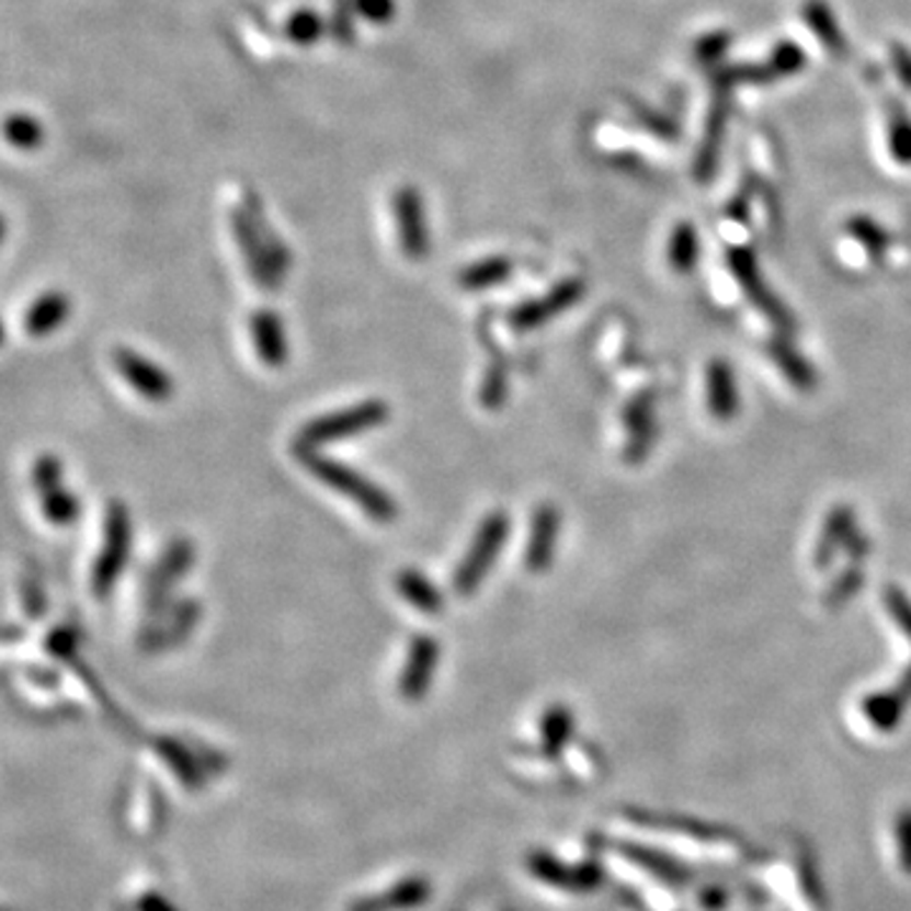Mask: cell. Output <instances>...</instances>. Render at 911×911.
<instances>
[{
  "instance_id": "6da1fadb",
  "label": "cell",
  "mask_w": 911,
  "mask_h": 911,
  "mask_svg": "<svg viewBox=\"0 0 911 911\" xmlns=\"http://www.w3.org/2000/svg\"><path fill=\"white\" fill-rule=\"evenodd\" d=\"M294 454L299 456L304 469L315 476V479L322 481L324 487H330L332 491H338V494L348 497L350 502L357 504L360 512H365L371 520L392 522L398 516L396 499L385 489L377 487L375 481L367 479V476L350 469L348 464L334 462V458L317 454V451H294Z\"/></svg>"
},
{
  "instance_id": "7a4b0ae2",
  "label": "cell",
  "mask_w": 911,
  "mask_h": 911,
  "mask_svg": "<svg viewBox=\"0 0 911 911\" xmlns=\"http://www.w3.org/2000/svg\"><path fill=\"white\" fill-rule=\"evenodd\" d=\"M388 418L390 408L383 400H365V403H357L348 410H334V413L319 415L304 425L297 433V441H294V451H317L327 443L352 439L357 433L377 429Z\"/></svg>"
},
{
  "instance_id": "3957f363",
  "label": "cell",
  "mask_w": 911,
  "mask_h": 911,
  "mask_svg": "<svg viewBox=\"0 0 911 911\" xmlns=\"http://www.w3.org/2000/svg\"><path fill=\"white\" fill-rule=\"evenodd\" d=\"M509 532H512L509 514L491 512L489 516H483L471 539L469 553L464 555V560L458 562L454 572V590L458 595H474L479 590L483 578L494 568L497 557L509 539Z\"/></svg>"
},
{
  "instance_id": "277c9868",
  "label": "cell",
  "mask_w": 911,
  "mask_h": 911,
  "mask_svg": "<svg viewBox=\"0 0 911 911\" xmlns=\"http://www.w3.org/2000/svg\"><path fill=\"white\" fill-rule=\"evenodd\" d=\"M129 547H133V522H129L125 504H112L104 524L102 553L96 557L92 572L94 595H110V590L129 560Z\"/></svg>"
},
{
  "instance_id": "5b68a950",
  "label": "cell",
  "mask_w": 911,
  "mask_h": 911,
  "mask_svg": "<svg viewBox=\"0 0 911 911\" xmlns=\"http://www.w3.org/2000/svg\"><path fill=\"white\" fill-rule=\"evenodd\" d=\"M727 266L732 271L737 282H740L742 292L747 294V299H750L754 307H758L762 315H765L770 322H773L777 330H793V317L790 311L783 307V301H779L773 292L767 289L765 282H762V274H760V266H758V259H754V253L750 249H732L727 253Z\"/></svg>"
},
{
  "instance_id": "8992f818",
  "label": "cell",
  "mask_w": 911,
  "mask_h": 911,
  "mask_svg": "<svg viewBox=\"0 0 911 911\" xmlns=\"http://www.w3.org/2000/svg\"><path fill=\"white\" fill-rule=\"evenodd\" d=\"M114 371H117L125 380L129 383L137 396L145 400H152V403H166L175 392V383L168 371H162L143 355H137L133 350H117L114 352Z\"/></svg>"
},
{
  "instance_id": "52a82bcc",
  "label": "cell",
  "mask_w": 911,
  "mask_h": 911,
  "mask_svg": "<svg viewBox=\"0 0 911 911\" xmlns=\"http://www.w3.org/2000/svg\"><path fill=\"white\" fill-rule=\"evenodd\" d=\"M580 297H582V284L578 282V278H568V282L557 284L547 297L527 301V304H522V307L512 309V315H509V327L516 332L537 330V327L549 322L553 317L562 315L565 309H570Z\"/></svg>"
},
{
  "instance_id": "ba28073f",
  "label": "cell",
  "mask_w": 911,
  "mask_h": 911,
  "mask_svg": "<svg viewBox=\"0 0 911 911\" xmlns=\"http://www.w3.org/2000/svg\"><path fill=\"white\" fill-rule=\"evenodd\" d=\"M623 429H626V458L628 462H644L651 454L659 421H656L653 396H638L623 410Z\"/></svg>"
},
{
  "instance_id": "9c48e42d",
  "label": "cell",
  "mask_w": 911,
  "mask_h": 911,
  "mask_svg": "<svg viewBox=\"0 0 911 911\" xmlns=\"http://www.w3.org/2000/svg\"><path fill=\"white\" fill-rule=\"evenodd\" d=\"M557 537H560V512L555 504H542L532 516V529L524 549V565L529 572H545L555 560Z\"/></svg>"
},
{
  "instance_id": "30bf717a",
  "label": "cell",
  "mask_w": 911,
  "mask_h": 911,
  "mask_svg": "<svg viewBox=\"0 0 911 911\" xmlns=\"http://www.w3.org/2000/svg\"><path fill=\"white\" fill-rule=\"evenodd\" d=\"M439 648L441 646L433 636H415L410 641L403 674H400V694L408 696V699H418V696L429 692V684L439 667Z\"/></svg>"
},
{
  "instance_id": "8fae6325",
  "label": "cell",
  "mask_w": 911,
  "mask_h": 911,
  "mask_svg": "<svg viewBox=\"0 0 911 911\" xmlns=\"http://www.w3.org/2000/svg\"><path fill=\"white\" fill-rule=\"evenodd\" d=\"M251 340L259 360L271 371H278V367L286 365V360H289V340H286L282 319L274 311L261 309L251 317Z\"/></svg>"
},
{
  "instance_id": "7c38bea8",
  "label": "cell",
  "mask_w": 911,
  "mask_h": 911,
  "mask_svg": "<svg viewBox=\"0 0 911 911\" xmlns=\"http://www.w3.org/2000/svg\"><path fill=\"white\" fill-rule=\"evenodd\" d=\"M707 408L717 421H732L740 413V388L732 365L727 360H711L707 365Z\"/></svg>"
},
{
  "instance_id": "4fadbf2b",
  "label": "cell",
  "mask_w": 911,
  "mask_h": 911,
  "mask_svg": "<svg viewBox=\"0 0 911 911\" xmlns=\"http://www.w3.org/2000/svg\"><path fill=\"white\" fill-rule=\"evenodd\" d=\"M856 532H858L856 512H853L849 504H839L835 509H831L825 516L823 532H820V537H818L816 555H812L816 568L825 570L828 565L835 560V555H839L841 549H845V545H849Z\"/></svg>"
},
{
  "instance_id": "5bb4252c",
  "label": "cell",
  "mask_w": 911,
  "mask_h": 911,
  "mask_svg": "<svg viewBox=\"0 0 911 911\" xmlns=\"http://www.w3.org/2000/svg\"><path fill=\"white\" fill-rule=\"evenodd\" d=\"M195 557V549L187 539H175L168 547L166 557H162L158 572L150 580V607L152 611H160V605L166 603V593L170 585L180 578H185L187 570H191Z\"/></svg>"
},
{
  "instance_id": "9a60e30c",
  "label": "cell",
  "mask_w": 911,
  "mask_h": 911,
  "mask_svg": "<svg viewBox=\"0 0 911 911\" xmlns=\"http://www.w3.org/2000/svg\"><path fill=\"white\" fill-rule=\"evenodd\" d=\"M767 357L773 360L775 367L785 375V380L800 392H812L818 385V375L812 365L787 340L767 342Z\"/></svg>"
},
{
  "instance_id": "2e32d148",
  "label": "cell",
  "mask_w": 911,
  "mask_h": 911,
  "mask_svg": "<svg viewBox=\"0 0 911 911\" xmlns=\"http://www.w3.org/2000/svg\"><path fill=\"white\" fill-rule=\"evenodd\" d=\"M71 315V301L67 294L48 292L44 297H38L31 309L26 311V332L31 338H46L64 327Z\"/></svg>"
},
{
  "instance_id": "e0dca14e",
  "label": "cell",
  "mask_w": 911,
  "mask_h": 911,
  "mask_svg": "<svg viewBox=\"0 0 911 911\" xmlns=\"http://www.w3.org/2000/svg\"><path fill=\"white\" fill-rule=\"evenodd\" d=\"M398 595L423 615H439L443 611V595L433 582L418 570H403L396 578Z\"/></svg>"
},
{
  "instance_id": "ac0fdd59",
  "label": "cell",
  "mask_w": 911,
  "mask_h": 911,
  "mask_svg": "<svg viewBox=\"0 0 911 911\" xmlns=\"http://www.w3.org/2000/svg\"><path fill=\"white\" fill-rule=\"evenodd\" d=\"M904 702L907 696L901 694L899 688L897 692H878L864 699V714L876 729L889 732V729L899 725L901 714H904Z\"/></svg>"
},
{
  "instance_id": "d6986e66",
  "label": "cell",
  "mask_w": 911,
  "mask_h": 911,
  "mask_svg": "<svg viewBox=\"0 0 911 911\" xmlns=\"http://www.w3.org/2000/svg\"><path fill=\"white\" fill-rule=\"evenodd\" d=\"M696 259H699V236H696V228L692 224H679L669 241V264L676 274H688V271H694Z\"/></svg>"
},
{
  "instance_id": "ffe728a7",
  "label": "cell",
  "mask_w": 911,
  "mask_h": 911,
  "mask_svg": "<svg viewBox=\"0 0 911 911\" xmlns=\"http://www.w3.org/2000/svg\"><path fill=\"white\" fill-rule=\"evenodd\" d=\"M41 509H44V516L52 524H71L79 516L77 497L64 489V483L61 487L44 491V502H41Z\"/></svg>"
},
{
  "instance_id": "44dd1931",
  "label": "cell",
  "mask_w": 911,
  "mask_h": 911,
  "mask_svg": "<svg viewBox=\"0 0 911 911\" xmlns=\"http://www.w3.org/2000/svg\"><path fill=\"white\" fill-rule=\"evenodd\" d=\"M3 133L8 137V143L13 147H21V150H36L41 139H44V129H41L38 122L34 117H29V114H13V117H8Z\"/></svg>"
},
{
  "instance_id": "7402d4cb",
  "label": "cell",
  "mask_w": 911,
  "mask_h": 911,
  "mask_svg": "<svg viewBox=\"0 0 911 911\" xmlns=\"http://www.w3.org/2000/svg\"><path fill=\"white\" fill-rule=\"evenodd\" d=\"M512 274V264L509 261H489V264H479L462 274V286L464 289H489V286H497L502 278Z\"/></svg>"
},
{
  "instance_id": "603a6c76",
  "label": "cell",
  "mask_w": 911,
  "mask_h": 911,
  "mask_svg": "<svg viewBox=\"0 0 911 911\" xmlns=\"http://www.w3.org/2000/svg\"><path fill=\"white\" fill-rule=\"evenodd\" d=\"M806 21L828 48L841 46V31L835 26L833 13L828 11V5L820 3V0H810L806 5Z\"/></svg>"
},
{
  "instance_id": "cb8c5ba5",
  "label": "cell",
  "mask_w": 911,
  "mask_h": 911,
  "mask_svg": "<svg viewBox=\"0 0 911 911\" xmlns=\"http://www.w3.org/2000/svg\"><path fill=\"white\" fill-rule=\"evenodd\" d=\"M849 231L868 253H874V257H881L886 246H889V236H886L884 228L874 224L872 218H853L849 224Z\"/></svg>"
},
{
  "instance_id": "d4e9b609",
  "label": "cell",
  "mask_w": 911,
  "mask_h": 911,
  "mask_svg": "<svg viewBox=\"0 0 911 911\" xmlns=\"http://www.w3.org/2000/svg\"><path fill=\"white\" fill-rule=\"evenodd\" d=\"M861 585H864V572H861L858 565H851L849 570L841 572L839 578H835L831 590H828L825 605L828 607H841V605H845V603L851 601L853 595L858 593Z\"/></svg>"
},
{
  "instance_id": "484cf974",
  "label": "cell",
  "mask_w": 911,
  "mask_h": 911,
  "mask_svg": "<svg viewBox=\"0 0 911 911\" xmlns=\"http://www.w3.org/2000/svg\"><path fill=\"white\" fill-rule=\"evenodd\" d=\"M884 605H886V611H889L891 618L897 620L901 634H904L907 638H911V597L901 588L889 585L884 590Z\"/></svg>"
},
{
  "instance_id": "4316f807",
  "label": "cell",
  "mask_w": 911,
  "mask_h": 911,
  "mask_svg": "<svg viewBox=\"0 0 911 911\" xmlns=\"http://www.w3.org/2000/svg\"><path fill=\"white\" fill-rule=\"evenodd\" d=\"M889 139L893 158L901 160V166H911V122L907 117L893 122Z\"/></svg>"
},
{
  "instance_id": "83f0119b",
  "label": "cell",
  "mask_w": 911,
  "mask_h": 911,
  "mask_svg": "<svg viewBox=\"0 0 911 911\" xmlns=\"http://www.w3.org/2000/svg\"><path fill=\"white\" fill-rule=\"evenodd\" d=\"M802 67V52L795 44H783L773 56V69L777 73H793Z\"/></svg>"
},
{
  "instance_id": "f1b7e54d",
  "label": "cell",
  "mask_w": 911,
  "mask_h": 911,
  "mask_svg": "<svg viewBox=\"0 0 911 911\" xmlns=\"http://www.w3.org/2000/svg\"><path fill=\"white\" fill-rule=\"evenodd\" d=\"M899 841H901V858H904V866H911V816L901 820L899 825Z\"/></svg>"
},
{
  "instance_id": "f546056e",
  "label": "cell",
  "mask_w": 911,
  "mask_h": 911,
  "mask_svg": "<svg viewBox=\"0 0 911 911\" xmlns=\"http://www.w3.org/2000/svg\"><path fill=\"white\" fill-rule=\"evenodd\" d=\"M897 69H899V73H901V79H904V84L907 87H911V56L904 52V48H897Z\"/></svg>"
},
{
  "instance_id": "4dcf8cb0",
  "label": "cell",
  "mask_w": 911,
  "mask_h": 911,
  "mask_svg": "<svg viewBox=\"0 0 911 911\" xmlns=\"http://www.w3.org/2000/svg\"><path fill=\"white\" fill-rule=\"evenodd\" d=\"M899 692L907 696V699H911V663H909V669L904 671V674H901V679H899Z\"/></svg>"
},
{
  "instance_id": "1f68e13d",
  "label": "cell",
  "mask_w": 911,
  "mask_h": 911,
  "mask_svg": "<svg viewBox=\"0 0 911 911\" xmlns=\"http://www.w3.org/2000/svg\"><path fill=\"white\" fill-rule=\"evenodd\" d=\"M0 344H3V322H0Z\"/></svg>"
},
{
  "instance_id": "d6a6232c",
  "label": "cell",
  "mask_w": 911,
  "mask_h": 911,
  "mask_svg": "<svg viewBox=\"0 0 911 911\" xmlns=\"http://www.w3.org/2000/svg\"><path fill=\"white\" fill-rule=\"evenodd\" d=\"M0 238H3V220H0Z\"/></svg>"
}]
</instances>
